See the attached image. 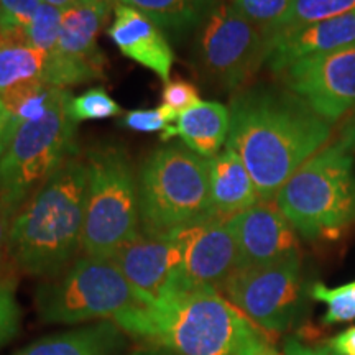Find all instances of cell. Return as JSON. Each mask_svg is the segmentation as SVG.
Listing matches in <instances>:
<instances>
[{"label":"cell","instance_id":"obj_1","mask_svg":"<svg viewBox=\"0 0 355 355\" xmlns=\"http://www.w3.org/2000/svg\"><path fill=\"white\" fill-rule=\"evenodd\" d=\"M229 112L225 146L242 158L260 202H273L282 186L332 137L331 123L283 86L242 89Z\"/></svg>","mask_w":355,"mask_h":355},{"label":"cell","instance_id":"obj_2","mask_svg":"<svg viewBox=\"0 0 355 355\" xmlns=\"http://www.w3.org/2000/svg\"><path fill=\"white\" fill-rule=\"evenodd\" d=\"M128 336L176 355H250L266 337L214 288L173 290L114 319Z\"/></svg>","mask_w":355,"mask_h":355},{"label":"cell","instance_id":"obj_3","mask_svg":"<svg viewBox=\"0 0 355 355\" xmlns=\"http://www.w3.org/2000/svg\"><path fill=\"white\" fill-rule=\"evenodd\" d=\"M89 166L73 157L13 217L7 257L20 272L53 278L83 252Z\"/></svg>","mask_w":355,"mask_h":355},{"label":"cell","instance_id":"obj_4","mask_svg":"<svg viewBox=\"0 0 355 355\" xmlns=\"http://www.w3.org/2000/svg\"><path fill=\"white\" fill-rule=\"evenodd\" d=\"M275 204L301 237H340L355 224L354 155L326 145L282 186Z\"/></svg>","mask_w":355,"mask_h":355},{"label":"cell","instance_id":"obj_5","mask_svg":"<svg viewBox=\"0 0 355 355\" xmlns=\"http://www.w3.org/2000/svg\"><path fill=\"white\" fill-rule=\"evenodd\" d=\"M141 232L165 235L212 219L209 159L188 146L171 144L155 150L137 173Z\"/></svg>","mask_w":355,"mask_h":355},{"label":"cell","instance_id":"obj_6","mask_svg":"<svg viewBox=\"0 0 355 355\" xmlns=\"http://www.w3.org/2000/svg\"><path fill=\"white\" fill-rule=\"evenodd\" d=\"M86 162L83 254L110 259L141 234L139 180L122 145H96L87 152Z\"/></svg>","mask_w":355,"mask_h":355},{"label":"cell","instance_id":"obj_7","mask_svg":"<svg viewBox=\"0 0 355 355\" xmlns=\"http://www.w3.org/2000/svg\"><path fill=\"white\" fill-rule=\"evenodd\" d=\"M71 97L66 89H58L46 115L40 121L20 123L0 157V199L15 212L78 155V122L68 109Z\"/></svg>","mask_w":355,"mask_h":355},{"label":"cell","instance_id":"obj_8","mask_svg":"<svg viewBox=\"0 0 355 355\" xmlns=\"http://www.w3.org/2000/svg\"><path fill=\"white\" fill-rule=\"evenodd\" d=\"M140 301L110 259L83 255L35 291V306L44 324L83 326L114 321Z\"/></svg>","mask_w":355,"mask_h":355},{"label":"cell","instance_id":"obj_9","mask_svg":"<svg viewBox=\"0 0 355 355\" xmlns=\"http://www.w3.org/2000/svg\"><path fill=\"white\" fill-rule=\"evenodd\" d=\"M270 38L232 3L220 2L201 25L198 63L222 89H241L268 60Z\"/></svg>","mask_w":355,"mask_h":355},{"label":"cell","instance_id":"obj_10","mask_svg":"<svg viewBox=\"0 0 355 355\" xmlns=\"http://www.w3.org/2000/svg\"><path fill=\"white\" fill-rule=\"evenodd\" d=\"M220 291L260 329L285 332L298 318L303 300L301 255L239 268Z\"/></svg>","mask_w":355,"mask_h":355},{"label":"cell","instance_id":"obj_11","mask_svg":"<svg viewBox=\"0 0 355 355\" xmlns=\"http://www.w3.org/2000/svg\"><path fill=\"white\" fill-rule=\"evenodd\" d=\"M277 76L331 125L355 109V44L306 56Z\"/></svg>","mask_w":355,"mask_h":355},{"label":"cell","instance_id":"obj_12","mask_svg":"<svg viewBox=\"0 0 355 355\" xmlns=\"http://www.w3.org/2000/svg\"><path fill=\"white\" fill-rule=\"evenodd\" d=\"M110 10L87 2L63 12L60 38L46 58L43 83L64 89L105 76L107 58L97 46V35Z\"/></svg>","mask_w":355,"mask_h":355},{"label":"cell","instance_id":"obj_13","mask_svg":"<svg viewBox=\"0 0 355 355\" xmlns=\"http://www.w3.org/2000/svg\"><path fill=\"white\" fill-rule=\"evenodd\" d=\"M171 234L183 247L181 282L188 290L214 288L220 291L239 270V250L227 219H212L184 225Z\"/></svg>","mask_w":355,"mask_h":355},{"label":"cell","instance_id":"obj_14","mask_svg":"<svg viewBox=\"0 0 355 355\" xmlns=\"http://www.w3.org/2000/svg\"><path fill=\"white\" fill-rule=\"evenodd\" d=\"M110 260L125 277L140 304H146L180 285L183 247L171 232H141L135 241L119 248Z\"/></svg>","mask_w":355,"mask_h":355},{"label":"cell","instance_id":"obj_15","mask_svg":"<svg viewBox=\"0 0 355 355\" xmlns=\"http://www.w3.org/2000/svg\"><path fill=\"white\" fill-rule=\"evenodd\" d=\"M239 250V268L270 265L300 254L298 232L277 204L259 202L227 219Z\"/></svg>","mask_w":355,"mask_h":355},{"label":"cell","instance_id":"obj_16","mask_svg":"<svg viewBox=\"0 0 355 355\" xmlns=\"http://www.w3.org/2000/svg\"><path fill=\"white\" fill-rule=\"evenodd\" d=\"M109 38L123 56L153 71L163 83L170 81L175 53L162 28L137 8L115 2Z\"/></svg>","mask_w":355,"mask_h":355},{"label":"cell","instance_id":"obj_17","mask_svg":"<svg viewBox=\"0 0 355 355\" xmlns=\"http://www.w3.org/2000/svg\"><path fill=\"white\" fill-rule=\"evenodd\" d=\"M350 44H355V10L303 28L275 35L270 38L266 64L272 73L279 74L295 61L306 56L343 50Z\"/></svg>","mask_w":355,"mask_h":355},{"label":"cell","instance_id":"obj_18","mask_svg":"<svg viewBox=\"0 0 355 355\" xmlns=\"http://www.w3.org/2000/svg\"><path fill=\"white\" fill-rule=\"evenodd\" d=\"M127 334L114 321H97L42 337L15 355H121Z\"/></svg>","mask_w":355,"mask_h":355},{"label":"cell","instance_id":"obj_19","mask_svg":"<svg viewBox=\"0 0 355 355\" xmlns=\"http://www.w3.org/2000/svg\"><path fill=\"white\" fill-rule=\"evenodd\" d=\"M209 184L212 214L217 219H230L260 202L250 173L229 146L209 159Z\"/></svg>","mask_w":355,"mask_h":355},{"label":"cell","instance_id":"obj_20","mask_svg":"<svg viewBox=\"0 0 355 355\" xmlns=\"http://www.w3.org/2000/svg\"><path fill=\"white\" fill-rule=\"evenodd\" d=\"M230 130V112L219 102L201 101L180 115L175 125L162 132V140L180 137L191 152L211 159L220 153L227 144Z\"/></svg>","mask_w":355,"mask_h":355},{"label":"cell","instance_id":"obj_21","mask_svg":"<svg viewBox=\"0 0 355 355\" xmlns=\"http://www.w3.org/2000/svg\"><path fill=\"white\" fill-rule=\"evenodd\" d=\"M46 53L32 46L25 28L0 30V94L32 81H43Z\"/></svg>","mask_w":355,"mask_h":355},{"label":"cell","instance_id":"obj_22","mask_svg":"<svg viewBox=\"0 0 355 355\" xmlns=\"http://www.w3.org/2000/svg\"><path fill=\"white\" fill-rule=\"evenodd\" d=\"M150 17L159 28L186 35L198 28L220 0H117Z\"/></svg>","mask_w":355,"mask_h":355},{"label":"cell","instance_id":"obj_23","mask_svg":"<svg viewBox=\"0 0 355 355\" xmlns=\"http://www.w3.org/2000/svg\"><path fill=\"white\" fill-rule=\"evenodd\" d=\"M58 89L60 87L48 86L43 81H32L0 94V101L19 119L20 123L35 122L44 117L50 110Z\"/></svg>","mask_w":355,"mask_h":355},{"label":"cell","instance_id":"obj_24","mask_svg":"<svg viewBox=\"0 0 355 355\" xmlns=\"http://www.w3.org/2000/svg\"><path fill=\"white\" fill-rule=\"evenodd\" d=\"M352 10H355V0H295L272 37L334 19Z\"/></svg>","mask_w":355,"mask_h":355},{"label":"cell","instance_id":"obj_25","mask_svg":"<svg viewBox=\"0 0 355 355\" xmlns=\"http://www.w3.org/2000/svg\"><path fill=\"white\" fill-rule=\"evenodd\" d=\"M309 295L311 298L326 304L324 324L350 322L355 319V279L336 288H327L318 282L311 285Z\"/></svg>","mask_w":355,"mask_h":355},{"label":"cell","instance_id":"obj_26","mask_svg":"<svg viewBox=\"0 0 355 355\" xmlns=\"http://www.w3.org/2000/svg\"><path fill=\"white\" fill-rule=\"evenodd\" d=\"M295 0H232L239 12L259 26L266 37H272Z\"/></svg>","mask_w":355,"mask_h":355},{"label":"cell","instance_id":"obj_27","mask_svg":"<svg viewBox=\"0 0 355 355\" xmlns=\"http://www.w3.org/2000/svg\"><path fill=\"white\" fill-rule=\"evenodd\" d=\"M69 114L78 123L84 121H101L122 114L121 105L104 87H92L81 96L71 97Z\"/></svg>","mask_w":355,"mask_h":355},{"label":"cell","instance_id":"obj_28","mask_svg":"<svg viewBox=\"0 0 355 355\" xmlns=\"http://www.w3.org/2000/svg\"><path fill=\"white\" fill-rule=\"evenodd\" d=\"M61 19H63V10L42 2L30 25L25 28L28 43L46 55L55 51L60 38Z\"/></svg>","mask_w":355,"mask_h":355},{"label":"cell","instance_id":"obj_29","mask_svg":"<svg viewBox=\"0 0 355 355\" xmlns=\"http://www.w3.org/2000/svg\"><path fill=\"white\" fill-rule=\"evenodd\" d=\"M21 327V308L17 301V282L0 278V347L15 339Z\"/></svg>","mask_w":355,"mask_h":355},{"label":"cell","instance_id":"obj_30","mask_svg":"<svg viewBox=\"0 0 355 355\" xmlns=\"http://www.w3.org/2000/svg\"><path fill=\"white\" fill-rule=\"evenodd\" d=\"M201 102L199 99V91L193 83L184 81V79H175L168 81L162 92V105L168 122H175L180 119V115L186 110Z\"/></svg>","mask_w":355,"mask_h":355},{"label":"cell","instance_id":"obj_31","mask_svg":"<svg viewBox=\"0 0 355 355\" xmlns=\"http://www.w3.org/2000/svg\"><path fill=\"white\" fill-rule=\"evenodd\" d=\"M121 125L133 132L153 133V132L166 130V127H170L171 123L168 122V119L165 117V114H163V110L157 107V109L130 110V112L123 114Z\"/></svg>","mask_w":355,"mask_h":355},{"label":"cell","instance_id":"obj_32","mask_svg":"<svg viewBox=\"0 0 355 355\" xmlns=\"http://www.w3.org/2000/svg\"><path fill=\"white\" fill-rule=\"evenodd\" d=\"M42 6V0H0V10L8 21L21 28H26L33 15Z\"/></svg>","mask_w":355,"mask_h":355},{"label":"cell","instance_id":"obj_33","mask_svg":"<svg viewBox=\"0 0 355 355\" xmlns=\"http://www.w3.org/2000/svg\"><path fill=\"white\" fill-rule=\"evenodd\" d=\"M19 119L8 110V107L2 101H0V157L6 152L7 146L10 145L13 135L19 130Z\"/></svg>","mask_w":355,"mask_h":355},{"label":"cell","instance_id":"obj_34","mask_svg":"<svg viewBox=\"0 0 355 355\" xmlns=\"http://www.w3.org/2000/svg\"><path fill=\"white\" fill-rule=\"evenodd\" d=\"M332 144L350 155L355 153V109L347 117L343 119V123H340L336 140Z\"/></svg>","mask_w":355,"mask_h":355},{"label":"cell","instance_id":"obj_35","mask_svg":"<svg viewBox=\"0 0 355 355\" xmlns=\"http://www.w3.org/2000/svg\"><path fill=\"white\" fill-rule=\"evenodd\" d=\"M15 214L17 212L0 199V259H2V255H7L8 235H10V227Z\"/></svg>","mask_w":355,"mask_h":355},{"label":"cell","instance_id":"obj_36","mask_svg":"<svg viewBox=\"0 0 355 355\" xmlns=\"http://www.w3.org/2000/svg\"><path fill=\"white\" fill-rule=\"evenodd\" d=\"M329 349L337 355H355V326L331 339Z\"/></svg>","mask_w":355,"mask_h":355},{"label":"cell","instance_id":"obj_37","mask_svg":"<svg viewBox=\"0 0 355 355\" xmlns=\"http://www.w3.org/2000/svg\"><path fill=\"white\" fill-rule=\"evenodd\" d=\"M285 355H337L332 352L329 347H308V345L301 344L300 340L286 339L285 343Z\"/></svg>","mask_w":355,"mask_h":355},{"label":"cell","instance_id":"obj_38","mask_svg":"<svg viewBox=\"0 0 355 355\" xmlns=\"http://www.w3.org/2000/svg\"><path fill=\"white\" fill-rule=\"evenodd\" d=\"M127 355H176L170 352V350L165 347H159V345H150V344H144L141 347L132 350Z\"/></svg>","mask_w":355,"mask_h":355},{"label":"cell","instance_id":"obj_39","mask_svg":"<svg viewBox=\"0 0 355 355\" xmlns=\"http://www.w3.org/2000/svg\"><path fill=\"white\" fill-rule=\"evenodd\" d=\"M43 3H48V6L60 8V10H69V8L83 6V3H87V0H42Z\"/></svg>","mask_w":355,"mask_h":355},{"label":"cell","instance_id":"obj_40","mask_svg":"<svg viewBox=\"0 0 355 355\" xmlns=\"http://www.w3.org/2000/svg\"><path fill=\"white\" fill-rule=\"evenodd\" d=\"M250 355H279L277 350H275L272 345H270L268 340H261V343L257 345V347L252 350Z\"/></svg>","mask_w":355,"mask_h":355},{"label":"cell","instance_id":"obj_41","mask_svg":"<svg viewBox=\"0 0 355 355\" xmlns=\"http://www.w3.org/2000/svg\"><path fill=\"white\" fill-rule=\"evenodd\" d=\"M3 28H21V26H17V25L10 24L7 17L3 15V12L0 10V30H3Z\"/></svg>","mask_w":355,"mask_h":355},{"label":"cell","instance_id":"obj_42","mask_svg":"<svg viewBox=\"0 0 355 355\" xmlns=\"http://www.w3.org/2000/svg\"><path fill=\"white\" fill-rule=\"evenodd\" d=\"M87 2H91V3H99V6H105V7L114 8L115 2H117V0H87Z\"/></svg>","mask_w":355,"mask_h":355}]
</instances>
